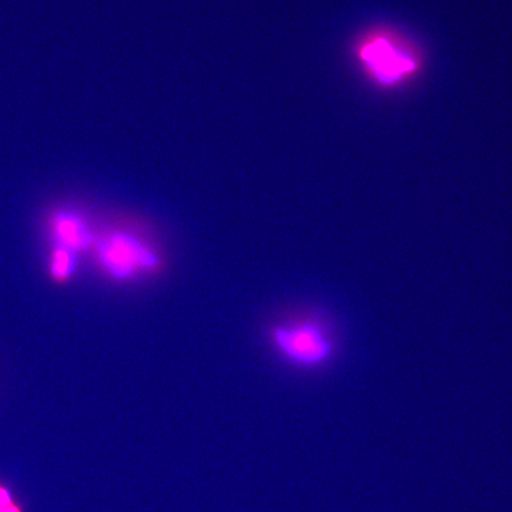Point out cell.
Segmentation results:
<instances>
[{
	"mask_svg": "<svg viewBox=\"0 0 512 512\" xmlns=\"http://www.w3.org/2000/svg\"><path fill=\"white\" fill-rule=\"evenodd\" d=\"M354 54L362 73L384 91L407 86L424 68L419 49L389 29H375L364 34L357 41Z\"/></svg>",
	"mask_w": 512,
	"mask_h": 512,
	"instance_id": "cell-1",
	"label": "cell"
},
{
	"mask_svg": "<svg viewBox=\"0 0 512 512\" xmlns=\"http://www.w3.org/2000/svg\"><path fill=\"white\" fill-rule=\"evenodd\" d=\"M275 343L294 363L304 367H318L331 360L335 344L329 332L315 322L285 326L274 332Z\"/></svg>",
	"mask_w": 512,
	"mask_h": 512,
	"instance_id": "cell-2",
	"label": "cell"
},
{
	"mask_svg": "<svg viewBox=\"0 0 512 512\" xmlns=\"http://www.w3.org/2000/svg\"><path fill=\"white\" fill-rule=\"evenodd\" d=\"M101 265L114 278L127 279L140 271L152 270L158 264L156 255L138 240L126 234H114L100 243Z\"/></svg>",
	"mask_w": 512,
	"mask_h": 512,
	"instance_id": "cell-3",
	"label": "cell"
},
{
	"mask_svg": "<svg viewBox=\"0 0 512 512\" xmlns=\"http://www.w3.org/2000/svg\"><path fill=\"white\" fill-rule=\"evenodd\" d=\"M54 238L57 246L78 253L86 249L92 243V234L87 224L80 216L72 211H59L51 221Z\"/></svg>",
	"mask_w": 512,
	"mask_h": 512,
	"instance_id": "cell-4",
	"label": "cell"
},
{
	"mask_svg": "<svg viewBox=\"0 0 512 512\" xmlns=\"http://www.w3.org/2000/svg\"><path fill=\"white\" fill-rule=\"evenodd\" d=\"M76 253L70 249L56 246L50 260V275L56 283H66L75 272Z\"/></svg>",
	"mask_w": 512,
	"mask_h": 512,
	"instance_id": "cell-5",
	"label": "cell"
},
{
	"mask_svg": "<svg viewBox=\"0 0 512 512\" xmlns=\"http://www.w3.org/2000/svg\"><path fill=\"white\" fill-rule=\"evenodd\" d=\"M0 512H24L11 490L0 480Z\"/></svg>",
	"mask_w": 512,
	"mask_h": 512,
	"instance_id": "cell-6",
	"label": "cell"
}]
</instances>
